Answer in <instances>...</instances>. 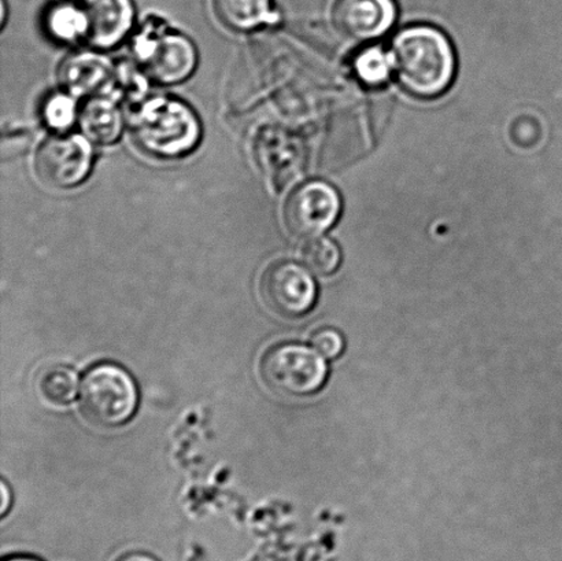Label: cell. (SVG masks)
Here are the masks:
<instances>
[{"label":"cell","mask_w":562,"mask_h":561,"mask_svg":"<svg viewBox=\"0 0 562 561\" xmlns=\"http://www.w3.org/2000/svg\"><path fill=\"white\" fill-rule=\"evenodd\" d=\"M302 258L308 271L327 277L338 269L340 251L333 240L314 238L303 247Z\"/></svg>","instance_id":"17"},{"label":"cell","mask_w":562,"mask_h":561,"mask_svg":"<svg viewBox=\"0 0 562 561\" xmlns=\"http://www.w3.org/2000/svg\"><path fill=\"white\" fill-rule=\"evenodd\" d=\"M4 15H5L4 0H2V24H4Z\"/></svg>","instance_id":"24"},{"label":"cell","mask_w":562,"mask_h":561,"mask_svg":"<svg viewBox=\"0 0 562 561\" xmlns=\"http://www.w3.org/2000/svg\"><path fill=\"white\" fill-rule=\"evenodd\" d=\"M47 30L59 42H76L87 35L85 9L74 4H57L48 11Z\"/></svg>","instance_id":"15"},{"label":"cell","mask_w":562,"mask_h":561,"mask_svg":"<svg viewBox=\"0 0 562 561\" xmlns=\"http://www.w3.org/2000/svg\"><path fill=\"white\" fill-rule=\"evenodd\" d=\"M76 114L75 99L68 93H54L44 102L43 119L55 131L68 130L75 123Z\"/></svg>","instance_id":"19"},{"label":"cell","mask_w":562,"mask_h":561,"mask_svg":"<svg viewBox=\"0 0 562 561\" xmlns=\"http://www.w3.org/2000/svg\"><path fill=\"white\" fill-rule=\"evenodd\" d=\"M2 494H3V503H2V509H0V513H2V515H5V513H8V509H9L10 494H9L8 485H5L4 482L2 483Z\"/></svg>","instance_id":"22"},{"label":"cell","mask_w":562,"mask_h":561,"mask_svg":"<svg viewBox=\"0 0 562 561\" xmlns=\"http://www.w3.org/2000/svg\"><path fill=\"white\" fill-rule=\"evenodd\" d=\"M137 389L130 373L115 364H99L87 372L80 388V409L87 420L117 427L134 416Z\"/></svg>","instance_id":"3"},{"label":"cell","mask_w":562,"mask_h":561,"mask_svg":"<svg viewBox=\"0 0 562 561\" xmlns=\"http://www.w3.org/2000/svg\"><path fill=\"white\" fill-rule=\"evenodd\" d=\"M312 345L319 355L327 359H335L345 348V340L335 329H322L313 335Z\"/></svg>","instance_id":"20"},{"label":"cell","mask_w":562,"mask_h":561,"mask_svg":"<svg viewBox=\"0 0 562 561\" xmlns=\"http://www.w3.org/2000/svg\"><path fill=\"white\" fill-rule=\"evenodd\" d=\"M260 373L272 392L285 397H305L323 388L327 364L318 351L306 346L281 344L262 356Z\"/></svg>","instance_id":"5"},{"label":"cell","mask_w":562,"mask_h":561,"mask_svg":"<svg viewBox=\"0 0 562 561\" xmlns=\"http://www.w3.org/2000/svg\"><path fill=\"white\" fill-rule=\"evenodd\" d=\"M117 561H157L145 553H128L125 557L120 558Z\"/></svg>","instance_id":"21"},{"label":"cell","mask_w":562,"mask_h":561,"mask_svg":"<svg viewBox=\"0 0 562 561\" xmlns=\"http://www.w3.org/2000/svg\"><path fill=\"white\" fill-rule=\"evenodd\" d=\"M132 135L142 150L159 158H178L191 153L201 139L194 110L179 99H148L132 115Z\"/></svg>","instance_id":"2"},{"label":"cell","mask_w":562,"mask_h":561,"mask_svg":"<svg viewBox=\"0 0 562 561\" xmlns=\"http://www.w3.org/2000/svg\"><path fill=\"white\" fill-rule=\"evenodd\" d=\"M336 30L355 42L385 35L394 25V0H336L333 11Z\"/></svg>","instance_id":"9"},{"label":"cell","mask_w":562,"mask_h":561,"mask_svg":"<svg viewBox=\"0 0 562 561\" xmlns=\"http://www.w3.org/2000/svg\"><path fill=\"white\" fill-rule=\"evenodd\" d=\"M396 79L406 91L434 98L448 90L456 74V55L449 38L437 27H405L390 49Z\"/></svg>","instance_id":"1"},{"label":"cell","mask_w":562,"mask_h":561,"mask_svg":"<svg viewBox=\"0 0 562 561\" xmlns=\"http://www.w3.org/2000/svg\"><path fill=\"white\" fill-rule=\"evenodd\" d=\"M79 121L80 128L88 139L98 145H113L123 134V112L117 101L112 98H91L82 106Z\"/></svg>","instance_id":"12"},{"label":"cell","mask_w":562,"mask_h":561,"mask_svg":"<svg viewBox=\"0 0 562 561\" xmlns=\"http://www.w3.org/2000/svg\"><path fill=\"white\" fill-rule=\"evenodd\" d=\"M213 5L222 24L238 32L274 24L279 16L271 8V0H213Z\"/></svg>","instance_id":"13"},{"label":"cell","mask_w":562,"mask_h":561,"mask_svg":"<svg viewBox=\"0 0 562 561\" xmlns=\"http://www.w3.org/2000/svg\"><path fill=\"white\" fill-rule=\"evenodd\" d=\"M340 213L338 192L323 181L297 187L284 206V224L296 239L312 240L327 231Z\"/></svg>","instance_id":"8"},{"label":"cell","mask_w":562,"mask_h":561,"mask_svg":"<svg viewBox=\"0 0 562 561\" xmlns=\"http://www.w3.org/2000/svg\"><path fill=\"white\" fill-rule=\"evenodd\" d=\"M146 74L135 68V65L123 64L115 66L112 81L115 93L125 99V101H139L147 92Z\"/></svg>","instance_id":"18"},{"label":"cell","mask_w":562,"mask_h":561,"mask_svg":"<svg viewBox=\"0 0 562 561\" xmlns=\"http://www.w3.org/2000/svg\"><path fill=\"white\" fill-rule=\"evenodd\" d=\"M8 561H37V560L27 559V558H15V559H10Z\"/></svg>","instance_id":"23"},{"label":"cell","mask_w":562,"mask_h":561,"mask_svg":"<svg viewBox=\"0 0 562 561\" xmlns=\"http://www.w3.org/2000/svg\"><path fill=\"white\" fill-rule=\"evenodd\" d=\"M88 42L98 48L117 46L128 35L134 22L132 0H87Z\"/></svg>","instance_id":"10"},{"label":"cell","mask_w":562,"mask_h":561,"mask_svg":"<svg viewBox=\"0 0 562 561\" xmlns=\"http://www.w3.org/2000/svg\"><path fill=\"white\" fill-rule=\"evenodd\" d=\"M79 388V377L68 366L53 364L41 372L37 389L47 403L64 406L71 403Z\"/></svg>","instance_id":"14"},{"label":"cell","mask_w":562,"mask_h":561,"mask_svg":"<svg viewBox=\"0 0 562 561\" xmlns=\"http://www.w3.org/2000/svg\"><path fill=\"white\" fill-rule=\"evenodd\" d=\"M114 66L95 52L80 49L68 55L59 65L60 87L71 97H86L110 86Z\"/></svg>","instance_id":"11"},{"label":"cell","mask_w":562,"mask_h":561,"mask_svg":"<svg viewBox=\"0 0 562 561\" xmlns=\"http://www.w3.org/2000/svg\"><path fill=\"white\" fill-rule=\"evenodd\" d=\"M90 143L80 135L48 137L35 156V170L43 184L53 189H71L87 179L92 168Z\"/></svg>","instance_id":"6"},{"label":"cell","mask_w":562,"mask_h":561,"mask_svg":"<svg viewBox=\"0 0 562 561\" xmlns=\"http://www.w3.org/2000/svg\"><path fill=\"white\" fill-rule=\"evenodd\" d=\"M260 293L277 315L296 318L311 312L316 302V283L305 267L294 261H277L263 271Z\"/></svg>","instance_id":"7"},{"label":"cell","mask_w":562,"mask_h":561,"mask_svg":"<svg viewBox=\"0 0 562 561\" xmlns=\"http://www.w3.org/2000/svg\"><path fill=\"white\" fill-rule=\"evenodd\" d=\"M134 52L146 76L159 85H178L196 68V48L190 38L169 31L156 19L142 26Z\"/></svg>","instance_id":"4"},{"label":"cell","mask_w":562,"mask_h":561,"mask_svg":"<svg viewBox=\"0 0 562 561\" xmlns=\"http://www.w3.org/2000/svg\"><path fill=\"white\" fill-rule=\"evenodd\" d=\"M393 64L390 54L380 47L362 49L355 59V71L363 85L379 87L389 80Z\"/></svg>","instance_id":"16"}]
</instances>
